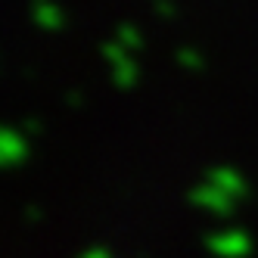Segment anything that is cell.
I'll return each mask as SVG.
<instances>
[{"instance_id": "cell-3", "label": "cell", "mask_w": 258, "mask_h": 258, "mask_svg": "<svg viewBox=\"0 0 258 258\" xmlns=\"http://www.w3.org/2000/svg\"><path fill=\"white\" fill-rule=\"evenodd\" d=\"M190 199L196 202L199 209H206V212H212V215H230V209H233V199L224 196L218 187H212L209 180L199 183V187H193V190H190Z\"/></svg>"}, {"instance_id": "cell-11", "label": "cell", "mask_w": 258, "mask_h": 258, "mask_svg": "<svg viewBox=\"0 0 258 258\" xmlns=\"http://www.w3.org/2000/svg\"><path fill=\"white\" fill-rule=\"evenodd\" d=\"M25 218H28V221H41V209H38V206H28V209H25Z\"/></svg>"}, {"instance_id": "cell-10", "label": "cell", "mask_w": 258, "mask_h": 258, "mask_svg": "<svg viewBox=\"0 0 258 258\" xmlns=\"http://www.w3.org/2000/svg\"><path fill=\"white\" fill-rule=\"evenodd\" d=\"M81 258H109V252H106V249H87Z\"/></svg>"}, {"instance_id": "cell-6", "label": "cell", "mask_w": 258, "mask_h": 258, "mask_svg": "<svg viewBox=\"0 0 258 258\" xmlns=\"http://www.w3.org/2000/svg\"><path fill=\"white\" fill-rule=\"evenodd\" d=\"M31 16H34V22H38L41 28L47 31H56L66 25V16L56 4H50V0H31Z\"/></svg>"}, {"instance_id": "cell-2", "label": "cell", "mask_w": 258, "mask_h": 258, "mask_svg": "<svg viewBox=\"0 0 258 258\" xmlns=\"http://www.w3.org/2000/svg\"><path fill=\"white\" fill-rule=\"evenodd\" d=\"M206 246L218 255V258H243L249 255V236L243 230H224V233H212L206 236Z\"/></svg>"}, {"instance_id": "cell-9", "label": "cell", "mask_w": 258, "mask_h": 258, "mask_svg": "<svg viewBox=\"0 0 258 258\" xmlns=\"http://www.w3.org/2000/svg\"><path fill=\"white\" fill-rule=\"evenodd\" d=\"M156 13H159V16H165V19H168V16H174V7L168 4V0H156Z\"/></svg>"}, {"instance_id": "cell-4", "label": "cell", "mask_w": 258, "mask_h": 258, "mask_svg": "<svg viewBox=\"0 0 258 258\" xmlns=\"http://www.w3.org/2000/svg\"><path fill=\"white\" fill-rule=\"evenodd\" d=\"M206 180L212 183V187H218V190L224 193V196H230L233 202L246 196V180L239 177V171L227 168V165H218V168H209Z\"/></svg>"}, {"instance_id": "cell-1", "label": "cell", "mask_w": 258, "mask_h": 258, "mask_svg": "<svg viewBox=\"0 0 258 258\" xmlns=\"http://www.w3.org/2000/svg\"><path fill=\"white\" fill-rule=\"evenodd\" d=\"M103 56L109 59V66H112V81L118 87H134L137 84V66L131 62V56H127V50L112 38V41H106L103 44Z\"/></svg>"}, {"instance_id": "cell-8", "label": "cell", "mask_w": 258, "mask_h": 258, "mask_svg": "<svg viewBox=\"0 0 258 258\" xmlns=\"http://www.w3.org/2000/svg\"><path fill=\"white\" fill-rule=\"evenodd\" d=\"M177 62H180L183 69H190V72H199V69H202L199 53H196V50H187V47H180V50H177Z\"/></svg>"}, {"instance_id": "cell-5", "label": "cell", "mask_w": 258, "mask_h": 258, "mask_svg": "<svg viewBox=\"0 0 258 258\" xmlns=\"http://www.w3.org/2000/svg\"><path fill=\"white\" fill-rule=\"evenodd\" d=\"M25 159V137L0 124V168H13Z\"/></svg>"}, {"instance_id": "cell-12", "label": "cell", "mask_w": 258, "mask_h": 258, "mask_svg": "<svg viewBox=\"0 0 258 258\" xmlns=\"http://www.w3.org/2000/svg\"><path fill=\"white\" fill-rule=\"evenodd\" d=\"M38 127H41V124L34 121V118H25V131H38Z\"/></svg>"}, {"instance_id": "cell-7", "label": "cell", "mask_w": 258, "mask_h": 258, "mask_svg": "<svg viewBox=\"0 0 258 258\" xmlns=\"http://www.w3.org/2000/svg\"><path fill=\"white\" fill-rule=\"evenodd\" d=\"M115 41H118L124 50H137V47L143 44V38H140V28H134V25H118V31H115Z\"/></svg>"}]
</instances>
